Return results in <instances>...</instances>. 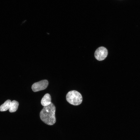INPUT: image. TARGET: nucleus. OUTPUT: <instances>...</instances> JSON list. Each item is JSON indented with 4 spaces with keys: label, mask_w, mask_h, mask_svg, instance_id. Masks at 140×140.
Returning a JSON list of instances; mask_svg holds the SVG:
<instances>
[{
    "label": "nucleus",
    "mask_w": 140,
    "mask_h": 140,
    "mask_svg": "<svg viewBox=\"0 0 140 140\" xmlns=\"http://www.w3.org/2000/svg\"><path fill=\"white\" fill-rule=\"evenodd\" d=\"M107 49L105 47L101 46L98 48L95 51L94 55L95 58L99 61L105 59L108 55Z\"/></svg>",
    "instance_id": "20e7f679"
},
{
    "label": "nucleus",
    "mask_w": 140,
    "mask_h": 140,
    "mask_svg": "<svg viewBox=\"0 0 140 140\" xmlns=\"http://www.w3.org/2000/svg\"><path fill=\"white\" fill-rule=\"evenodd\" d=\"M11 102V101L9 100L6 101L3 104L0 106V111H5L9 109Z\"/></svg>",
    "instance_id": "0eeeda50"
},
{
    "label": "nucleus",
    "mask_w": 140,
    "mask_h": 140,
    "mask_svg": "<svg viewBox=\"0 0 140 140\" xmlns=\"http://www.w3.org/2000/svg\"><path fill=\"white\" fill-rule=\"evenodd\" d=\"M19 105L18 102L15 100L11 101L9 109V111L11 113L15 112L17 109Z\"/></svg>",
    "instance_id": "423d86ee"
},
{
    "label": "nucleus",
    "mask_w": 140,
    "mask_h": 140,
    "mask_svg": "<svg viewBox=\"0 0 140 140\" xmlns=\"http://www.w3.org/2000/svg\"><path fill=\"white\" fill-rule=\"evenodd\" d=\"M51 100L50 95L48 93H46L42 98L41 102V104L44 107L48 106L51 102Z\"/></svg>",
    "instance_id": "39448f33"
},
{
    "label": "nucleus",
    "mask_w": 140,
    "mask_h": 140,
    "mask_svg": "<svg viewBox=\"0 0 140 140\" xmlns=\"http://www.w3.org/2000/svg\"><path fill=\"white\" fill-rule=\"evenodd\" d=\"M48 82L46 80H43L34 83L31 88L33 91L36 92L44 90L47 87Z\"/></svg>",
    "instance_id": "7ed1b4c3"
},
{
    "label": "nucleus",
    "mask_w": 140,
    "mask_h": 140,
    "mask_svg": "<svg viewBox=\"0 0 140 140\" xmlns=\"http://www.w3.org/2000/svg\"><path fill=\"white\" fill-rule=\"evenodd\" d=\"M55 110V107L52 102L48 106L44 107L40 113L41 120L47 124L53 125L56 121Z\"/></svg>",
    "instance_id": "f257e3e1"
},
{
    "label": "nucleus",
    "mask_w": 140,
    "mask_h": 140,
    "mask_svg": "<svg viewBox=\"0 0 140 140\" xmlns=\"http://www.w3.org/2000/svg\"><path fill=\"white\" fill-rule=\"evenodd\" d=\"M66 99L70 104L75 106L81 103L82 97L81 94L78 91L73 90L69 92L66 95Z\"/></svg>",
    "instance_id": "f03ea898"
}]
</instances>
